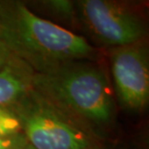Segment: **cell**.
Masks as SVG:
<instances>
[{"mask_svg": "<svg viewBox=\"0 0 149 149\" xmlns=\"http://www.w3.org/2000/svg\"><path fill=\"white\" fill-rule=\"evenodd\" d=\"M14 56L13 53L0 42V70L6 66Z\"/></svg>", "mask_w": 149, "mask_h": 149, "instance_id": "30bf717a", "label": "cell"}, {"mask_svg": "<svg viewBox=\"0 0 149 149\" xmlns=\"http://www.w3.org/2000/svg\"><path fill=\"white\" fill-rule=\"evenodd\" d=\"M22 134L19 117L10 107H0V139Z\"/></svg>", "mask_w": 149, "mask_h": 149, "instance_id": "ba28073f", "label": "cell"}, {"mask_svg": "<svg viewBox=\"0 0 149 149\" xmlns=\"http://www.w3.org/2000/svg\"><path fill=\"white\" fill-rule=\"evenodd\" d=\"M34 74L25 62L14 56L0 70V107H9L33 87Z\"/></svg>", "mask_w": 149, "mask_h": 149, "instance_id": "8992f818", "label": "cell"}, {"mask_svg": "<svg viewBox=\"0 0 149 149\" xmlns=\"http://www.w3.org/2000/svg\"><path fill=\"white\" fill-rule=\"evenodd\" d=\"M33 88L102 141L114 129L117 103L100 60L74 61L35 73Z\"/></svg>", "mask_w": 149, "mask_h": 149, "instance_id": "7a4b0ae2", "label": "cell"}, {"mask_svg": "<svg viewBox=\"0 0 149 149\" xmlns=\"http://www.w3.org/2000/svg\"><path fill=\"white\" fill-rule=\"evenodd\" d=\"M0 42L35 73L102 58V52L80 34L39 17L25 2L16 0H0Z\"/></svg>", "mask_w": 149, "mask_h": 149, "instance_id": "6da1fadb", "label": "cell"}, {"mask_svg": "<svg viewBox=\"0 0 149 149\" xmlns=\"http://www.w3.org/2000/svg\"><path fill=\"white\" fill-rule=\"evenodd\" d=\"M106 52L109 57L116 103L126 111L143 112L149 103L147 38Z\"/></svg>", "mask_w": 149, "mask_h": 149, "instance_id": "5b68a950", "label": "cell"}, {"mask_svg": "<svg viewBox=\"0 0 149 149\" xmlns=\"http://www.w3.org/2000/svg\"><path fill=\"white\" fill-rule=\"evenodd\" d=\"M25 4L39 17H44L46 16L50 19L47 20L53 23H54V20H56L55 24L70 31H73L74 28L79 30L76 1L42 0V1H30Z\"/></svg>", "mask_w": 149, "mask_h": 149, "instance_id": "52a82bcc", "label": "cell"}, {"mask_svg": "<svg viewBox=\"0 0 149 149\" xmlns=\"http://www.w3.org/2000/svg\"><path fill=\"white\" fill-rule=\"evenodd\" d=\"M79 30L99 50H109L147 38L144 9L116 0L76 1Z\"/></svg>", "mask_w": 149, "mask_h": 149, "instance_id": "277c9868", "label": "cell"}, {"mask_svg": "<svg viewBox=\"0 0 149 149\" xmlns=\"http://www.w3.org/2000/svg\"><path fill=\"white\" fill-rule=\"evenodd\" d=\"M0 149H34L23 134L0 139Z\"/></svg>", "mask_w": 149, "mask_h": 149, "instance_id": "9c48e42d", "label": "cell"}, {"mask_svg": "<svg viewBox=\"0 0 149 149\" xmlns=\"http://www.w3.org/2000/svg\"><path fill=\"white\" fill-rule=\"evenodd\" d=\"M34 149H104L91 134L32 87L9 106Z\"/></svg>", "mask_w": 149, "mask_h": 149, "instance_id": "3957f363", "label": "cell"}]
</instances>
